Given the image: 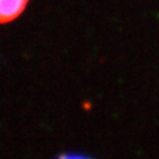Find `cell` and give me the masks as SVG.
Masks as SVG:
<instances>
[{"label":"cell","mask_w":159,"mask_h":159,"mask_svg":"<svg viewBox=\"0 0 159 159\" xmlns=\"http://www.w3.org/2000/svg\"><path fill=\"white\" fill-rule=\"evenodd\" d=\"M30 0H0V25L11 23L26 10Z\"/></svg>","instance_id":"obj_1"},{"label":"cell","mask_w":159,"mask_h":159,"mask_svg":"<svg viewBox=\"0 0 159 159\" xmlns=\"http://www.w3.org/2000/svg\"><path fill=\"white\" fill-rule=\"evenodd\" d=\"M61 159H85V158H80V157H66V158H61Z\"/></svg>","instance_id":"obj_2"}]
</instances>
